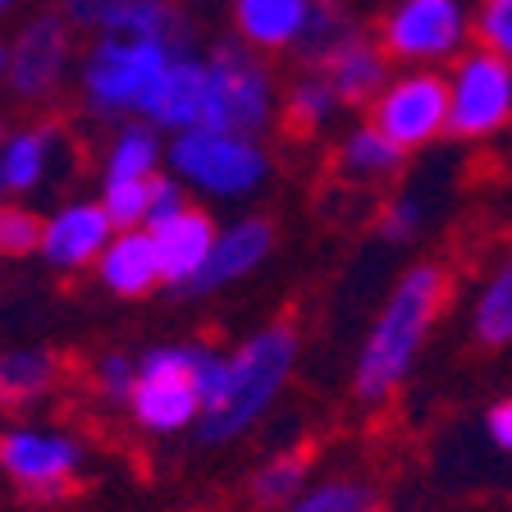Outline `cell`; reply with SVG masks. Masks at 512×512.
I'll use <instances>...</instances> for the list:
<instances>
[{"mask_svg": "<svg viewBox=\"0 0 512 512\" xmlns=\"http://www.w3.org/2000/svg\"><path fill=\"white\" fill-rule=\"evenodd\" d=\"M0 87H5V51H0Z\"/></svg>", "mask_w": 512, "mask_h": 512, "instance_id": "obj_36", "label": "cell"}, {"mask_svg": "<svg viewBox=\"0 0 512 512\" xmlns=\"http://www.w3.org/2000/svg\"><path fill=\"white\" fill-rule=\"evenodd\" d=\"M311 0H229L234 37L261 55H293L302 28L311 23Z\"/></svg>", "mask_w": 512, "mask_h": 512, "instance_id": "obj_19", "label": "cell"}, {"mask_svg": "<svg viewBox=\"0 0 512 512\" xmlns=\"http://www.w3.org/2000/svg\"><path fill=\"white\" fill-rule=\"evenodd\" d=\"M311 5H316V10H343L348 0H311Z\"/></svg>", "mask_w": 512, "mask_h": 512, "instance_id": "obj_34", "label": "cell"}, {"mask_svg": "<svg viewBox=\"0 0 512 512\" xmlns=\"http://www.w3.org/2000/svg\"><path fill=\"white\" fill-rule=\"evenodd\" d=\"M480 42L512 60V0H480Z\"/></svg>", "mask_w": 512, "mask_h": 512, "instance_id": "obj_31", "label": "cell"}, {"mask_svg": "<svg viewBox=\"0 0 512 512\" xmlns=\"http://www.w3.org/2000/svg\"><path fill=\"white\" fill-rule=\"evenodd\" d=\"M448 293H453V279L439 261H416L394 279L389 298L380 302L371 330L357 348V362H352V398L362 407L394 403L398 389L412 380L448 307Z\"/></svg>", "mask_w": 512, "mask_h": 512, "instance_id": "obj_1", "label": "cell"}, {"mask_svg": "<svg viewBox=\"0 0 512 512\" xmlns=\"http://www.w3.org/2000/svg\"><path fill=\"white\" fill-rule=\"evenodd\" d=\"M462 10L458 0H398L380 23V46L389 60H439L458 51Z\"/></svg>", "mask_w": 512, "mask_h": 512, "instance_id": "obj_13", "label": "cell"}, {"mask_svg": "<svg viewBox=\"0 0 512 512\" xmlns=\"http://www.w3.org/2000/svg\"><path fill=\"white\" fill-rule=\"evenodd\" d=\"M165 133L147 119H124L115 124L110 142L101 147V183H133L165 174Z\"/></svg>", "mask_w": 512, "mask_h": 512, "instance_id": "obj_21", "label": "cell"}, {"mask_svg": "<svg viewBox=\"0 0 512 512\" xmlns=\"http://www.w3.org/2000/svg\"><path fill=\"white\" fill-rule=\"evenodd\" d=\"M78 37L83 32L64 19L60 10H37L10 32V42L0 46L5 51V92L10 101L28 110H46L55 106L69 83L78 78Z\"/></svg>", "mask_w": 512, "mask_h": 512, "instance_id": "obj_6", "label": "cell"}, {"mask_svg": "<svg viewBox=\"0 0 512 512\" xmlns=\"http://www.w3.org/2000/svg\"><path fill=\"white\" fill-rule=\"evenodd\" d=\"M426 220H430V206H426V197L421 192H412V188H403V192H394L389 202H384V211H380V238L384 243H412L421 229H426Z\"/></svg>", "mask_w": 512, "mask_h": 512, "instance_id": "obj_29", "label": "cell"}, {"mask_svg": "<svg viewBox=\"0 0 512 512\" xmlns=\"http://www.w3.org/2000/svg\"><path fill=\"white\" fill-rule=\"evenodd\" d=\"M23 5H28V0H0V23H10L14 14L23 10Z\"/></svg>", "mask_w": 512, "mask_h": 512, "instance_id": "obj_33", "label": "cell"}, {"mask_svg": "<svg viewBox=\"0 0 512 512\" xmlns=\"http://www.w3.org/2000/svg\"><path fill=\"white\" fill-rule=\"evenodd\" d=\"M316 69L330 78V87L339 92L343 106H371L375 96L384 92V83H389V55L366 32H352L348 42L325 64H316Z\"/></svg>", "mask_w": 512, "mask_h": 512, "instance_id": "obj_20", "label": "cell"}, {"mask_svg": "<svg viewBox=\"0 0 512 512\" xmlns=\"http://www.w3.org/2000/svg\"><path fill=\"white\" fill-rule=\"evenodd\" d=\"M115 238V220L101 206V197H69L42 220V256L55 275H78L92 270L106 252V243Z\"/></svg>", "mask_w": 512, "mask_h": 512, "instance_id": "obj_12", "label": "cell"}, {"mask_svg": "<svg viewBox=\"0 0 512 512\" xmlns=\"http://www.w3.org/2000/svg\"><path fill=\"white\" fill-rule=\"evenodd\" d=\"M279 512H384V503H380L371 480L330 476V480H311L307 490Z\"/></svg>", "mask_w": 512, "mask_h": 512, "instance_id": "obj_27", "label": "cell"}, {"mask_svg": "<svg viewBox=\"0 0 512 512\" xmlns=\"http://www.w3.org/2000/svg\"><path fill=\"white\" fill-rule=\"evenodd\" d=\"M371 124L403 151H421L448 133V78L435 69H412L389 78L384 92L371 101Z\"/></svg>", "mask_w": 512, "mask_h": 512, "instance_id": "obj_10", "label": "cell"}, {"mask_svg": "<svg viewBox=\"0 0 512 512\" xmlns=\"http://www.w3.org/2000/svg\"><path fill=\"white\" fill-rule=\"evenodd\" d=\"M142 119L156 124L165 138L183 133V128H197L206 119V51L188 46V51H174V60L165 64V74L156 78Z\"/></svg>", "mask_w": 512, "mask_h": 512, "instance_id": "obj_17", "label": "cell"}, {"mask_svg": "<svg viewBox=\"0 0 512 512\" xmlns=\"http://www.w3.org/2000/svg\"><path fill=\"white\" fill-rule=\"evenodd\" d=\"M179 46L160 37H92L78 60V106L101 124L142 119L156 78L174 60Z\"/></svg>", "mask_w": 512, "mask_h": 512, "instance_id": "obj_4", "label": "cell"}, {"mask_svg": "<svg viewBox=\"0 0 512 512\" xmlns=\"http://www.w3.org/2000/svg\"><path fill=\"white\" fill-rule=\"evenodd\" d=\"M270 252H275V224L266 215H238V220L220 224L211 261H206L202 279L192 288V298H211L220 288L243 284L247 275H256V270L266 266Z\"/></svg>", "mask_w": 512, "mask_h": 512, "instance_id": "obj_16", "label": "cell"}, {"mask_svg": "<svg viewBox=\"0 0 512 512\" xmlns=\"http://www.w3.org/2000/svg\"><path fill=\"white\" fill-rule=\"evenodd\" d=\"M147 229H151V238H156L160 270H165V288H174V293H188V298H192V288H197L206 261H211L215 234H220L215 215L188 197L179 211L160 215V220L147 224Z\"/></svg>", "mask_w": 512, "mask_h": 512, "instance_id": "obj_14", "label": "cell"}, {"mask_svg": "<svg viewBox=\"0 0 512 512\" xmlns=\"http://www.w3.org/2000/svg\"><path fill=\"white\" fill-rule=\"evenodd\" d=\"M55 10L83 37H160L188 51L197 28L170 0H55Z\"/></svg>", "mask_w": 512, "mask_h": 512, "instance_id": "obj_11", "label": "cell"}, {"mask_svg": "<svg viewBox=\"0 0 512 512\" xmlns=\"http://www.w3.org/2000/svg\"><path fill=\"white\" fill-rule=\"evenodd\" d=\"M42 220L23 197H5L0 202V261H23V256H37L42 247Z\"/></svg>", "mask_w": 512, "mask_h": 512, "instance_id": "obj_28", "label": "cell"}, {"mask_svg": "<svg viewBox=\"0 0 512 512\" xmlns=\"http://www.w3.org/2000/svg\"><path fill=\"white\" fill-rule=\"evenodd\" d=\"M311 485V458L302 448H284V453H270L261 467L252 471V503L256 508H288L302 490Z\"/></svg>", "mask_w": 512, "mask_h": 512, "instance_id": "obj_26", "label": "cell"}, {"mask_svg": "<svg viewBox=\"0 0 512 512\" xmlns=\"http://www.w3.org/2000/svg\"><path fill=\"white\" fill-rule=\"evenodd\" d=\"M60 380V357L51 348H10L0 352V403L46 398Z\"/></svg>", "mask_w": 512, "mask_h": 512, "instance_id": "obj_24", "label": "cell"}, {"mask_svg": "<svg viewBox=\"0 0 512 512\" xmlns=\"http://www.w3.org/2000/svg\"><path fill=\"white\" fill-rule=\"evenodd\" d=\"M87 471V448L69 430L10 426L0 430V476L32 503H60L78 490Z\"/></svg>", "mask_w": 512, "mask_h": 512, "instance_id": "obj_8", "label": "cell"}, {"mask_svg": "<svg viewBox=\"0 0 512 512\" xmlns=\"http://www.w3.org/2000/svg\"><path fill=\"white\" fill-rule=\"evenodd\" d=\"M471 339L494 352L512 348V252H503L471 298Z\"/></svg>", "mask_w": 512, "mask_h": 512, "instance_id": "obj_23", "label": "cell"}, {"mask_svg": "<svg viewBox=\"0 0 512 512\" xmlns=\"http://www.w3.org/2000/svg\"><path fill=\"white\" fill-rule=\"evenodd\" d=\"M5 197H10V188H5V179H0V202H5Z\"/></svg>", "mask_w": 512, "mask_h": 512, "instance_id": "obj_37", "label": "cell"}, {"mask_svg": "<svg viewBox=\"0 0 512 512\" xmlns=\"http://www.w3.org/2000/svg\"><path fill=\"white\" fill-rule=\"evenodd\" d=\"M512 119V64L508 55L480 46L462 55L448 78V133L462 142L494 138Z\"/></svg>", "mask_w": 512, "mask_h": 512, "instance_id": "obj_9", "label": "cell"}, {"mask_svg": "<svg viewBox=\"0 0 512 512\" xmlns=\"http://www.w3.org/2000/svg\"><path fill=\"white\" fill-rule=\"evenodd\" d=\"M92 270H96V284L124 302H138L165 284L151 229H115V238L106 243V252H101V261Z\"/></svg>", "mask_w": 512, "mask_h": 512, "instance_id": "obj_18", "label": "cell"}, {"mask_svg": "<svg viewBox=\"0 0 512 512\" xmlns=\"http://www.w3.org/2000/svg\"><path fill=\"white\" fill-rule=\"evenodd\" d=\"M165 170L188 188V197H206V202H243L256 197L270 179V151L252 133H234V128H183L165 142Z\"/></svg>", "mask_w": 512, "mask_h": 512, "instance_id": "obj_5", "label": "cell"}, {"mask_svg": "<svg viewBox=\"0 0 512 512\" xmlns=\"http://www.w3.org/2000/svg\"><path fill=\"white\" fill-rule=\"evenodd\" d=\"M224 380V352L211 343H156L138 357V380L128 394V421L142 435L197 430L206 403Z\"/></svg>", "mask_w": 512, "mask_h": 512, "instance_id": "obj_3", "label": "cell"}, {"mask_svg": "<svg viewBox=\"0 0 512 512\" xmlns=\"http://www.w3.org/2000/svg\"><path fill=\"white\" fill-rule=\"evenodd\" d=\"M279 83L275 69L261 51H252L238 37L206 46V119L211 128H234V133H270L279 119Z\"/></svg>", "mask_w": 512, "mask_h": 512, "instance_id": "obj_7", "label": "cell"}, {"mask_svg": "<svg viewBox=\"0 0 512 512\" xmlns=\"http://www.w3.org/2000/svg\"><path fill=\"white\" fill-rule=\"evenodd\" d=\"M407 165V151L394 138H384L375 124L348 128L334 147V170L357 188H375V183H394Z\"/></svg>", "mask_w": 512, "mask_h": 512, "instance_id": "obj_22", "label": "cell"}, {"mask_svg": "<svg viewBox=\"0 0 512 512\" xmlns=\"http://www.w3.org/2000/svg\"><path fill=\"white\" fill-rule=\"evenodd\" d=\"M302 357V334L293 320H270L256 325L252 334L224 352V380L215 398L206 403L202 421H197V444L202 448H224L252 435L270 416V407L284 398L288 380L298 371Z\"/></svg>", "mask_w": 512, "mask_h": 512, "instance_id": "obj_2", "label": "cell"}, {"mask_svg": "<svg viewBox=\"0 0 512 512\" xmlns=\"http://www.w3.org/2000/svg\"><path fill=\"white\" fill-rule=\"evenodd\" d=\"M343 110L339 92L330 87V78L320 74V69H302L293 83H288L284 101H279V115L293 133H320V128H330L334 115Z\"/></svg>", "mask_w": 512, "mask_h": 512, "instance_id": "obj_25", "label": "cell"}, {"mask_svg": "<svg viewBox=\"0 0 512 512\" xmlns=\"http://www.w3.org/2000/svg\"><path fill=\"white\" fill-rule=\"evenodd\" d=\"M170 5H179V10H192V5H202V0H170Z\"/></svg>", "mask_w": 512, "mask_h": 512, "instance_id": "obj_35", "label": "cell"}, {"mask_svg": "<svg viewBox=\"0 0 512 512\" xmlns=\"http://www.w3.org/2000/svg\"><path fill=\"white\" fill-rule=\"evenodd\" d=\"M485 439L494 444V453L512 458V394L494 398V403L485 407Z\"/></svg>", "mask_w": 512, "mask_h": 512, "instance_id": "obj_32", "label": "cell"}, {"mask_svg": "<svg viewBox=\"0 0 512 512\" xmlns=\"http://www.w3.org/2000/svg\"><path fill=\"white\" fill-rule=\"evenodd\" d=\"M133 380H138V357H128V352H101L92 366V389L96 398H106V403H128L133 394Z\"/></svg>", "mask_w": 512, "mask_h": 512, "instance_id": "obj_30", "label": "cell"}, {"mask_svg": "<svg viewBox=\"0 0 512 512\" xmlns=\"http://www.w3.org/2000/svg\"><path fill=\"white\" fill-rule=\"evenodd\" d=\"M64 156H69V138L55 119H37V124H19L10 133H0V179H5L10 197H23V202L60 174Z\"/></svg>", "mask_w": 512, "mask_h": 512, "instance_id": "obj_15", "label": "cell"}]
</instances>
